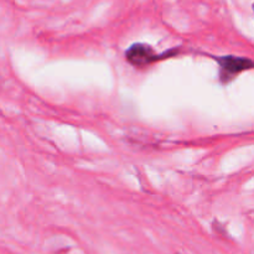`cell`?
Masks as SVG:
<instances>
[{
    "label": "cell",
    "instance_id": "6da1fadb",
    "mask_svg": "<svg viewBox=\"0 0 254 254\" xmlns=\"http://www.w3.org/2000/svg\"><path fill=\"white\" fill-rule=\"evenodd\" d=\"M216 61L220 66V72H218L220 81L225 84L232 82L242 72L252 69L254 67L252 60L246 59V57L232 56V55L216 57Z\"/></svg>",
    "mask_w": 254,
    "mask_h": 254
},
{
    "label": "cell",
    "instance_id": "7a4b0ae2",
    "mask_svg": "<svg viewBox=\"0 0 254 254\" xmlns=\"http://www.w3.org/2000/svg\"><path fill=\"white\" fill-rule=\"evenodd\" d=\"M126 59L130 64L135 67H146L160 60V57L154 52L153 47L146 44L136 42L131 45L126 51Z\"/></svg>",
    "mask_w": 254,
    "mask_h": 254
}]
</instances>
